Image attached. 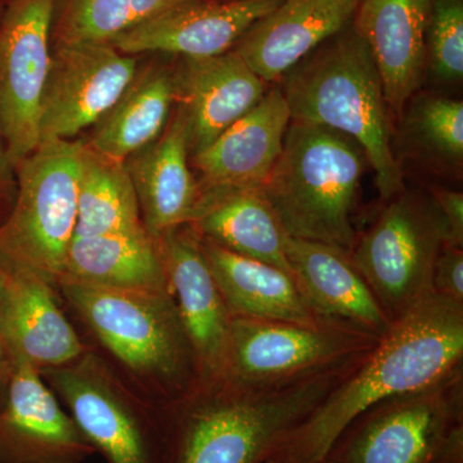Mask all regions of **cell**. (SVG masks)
I'll use <instances>...</instances> for the list:
<instances>
[{
  "label": "cell",
  "mask_w": 463,
  "mask_h": 463,
  "mask_svg": "<svg viewBox=\"0 0 463 463\" xmlns=\"http://www.w3.org/2000/svg\"><path fill=\"white\" fill-rule=\"evenodd\" d=\"M14 267L0 252V317L7 303L9 289L14 282Z\"/></svg>",
  "instance_id": "obj_35"
},
{
  "label": "cell",
  "mask_w": 463,
  "mask_h": 463,
  "mask_svg": "<svg viewBox=\"0 0 463 463\" xmlns=\"http://www.w3.org/2000/svg\"><path fill=\"white\" fill-rule=\"evenodd\" d=\"M39 373L105 463H163L156 403L99 353Z\"/></svg>",
  "instance_id": "obj_7"
},
{
  "label": "cell",
  "mask_w": 463,
  "mask_h": 463,
  "mask_svg": "<svg viewBox=\"0 0 463 463\" xmlns=\"http://www.w3.org/2000/svg\"><path fill=\"white\" fill-rule=\"evenodd\" d=\"M434 294L463 303V248L444 243L432 270Z\"/></svg>",
  "instance_id": "obj_31"
},
{
  "label": "cell",
  "mask_w": 463,
  "mask_h": 463,
  "mask_svg": "<svg viewBox=\"0 0 463 463\" xmlns=\"http://www.w3.org/2000/svg\"><path fill=\"white\" fill-rule=\"evenodd\" d=\"M291 116L279 85L207 147L192 155L200 174L199 197L216 192L263 188L281 156Z\"/></svg>",
  "instance_id": "obj_16"
},
{
  "label": "cell",
  "mask_w": 463,
  "mask_h": 463,
  "mask_svg": "<svg viewBox=\"0 0 463 463\" xmlns=\"http://www.w3.org/2000/svg\"><path fill=\"white\" fill-rule=\"evenodd\" d=\"M379 339L334 319L304 325L232 317L224 377L254 386L294 383L358 361Z\"/></svg>",
  "instance_id": "obj_9"
},
{
  "label": "cell",
  "mask_w": 463,
  "mask_h": 463,
  "mask_svg": "<svg viewBox=\"0 0 463 463\" xmlns=\"http://www.w3.org/2000/svg\"><path fill=\"white\" fill-rule=\"evenodd\" d=\"M286 258L317 315L326 319L349 323L383 337L392 321L356 269L349 252L326 245L288 237Z\"/></svg>",
  "instance_id": "obj_21"
},
{
  "label": "cell",
  "mask_w": 463,
  "mask_h": 463,
  "mask_svg": "<svg viewBox=\"0 0 463 463\" xmlns=\"http://www.w3.org/2000/svg\"><path fill=\"white\" fill-rule=\"evenodd\" d=\"M430 11L431 0H361L353 18L379 70L390 114L399 118L425 74Z\"/></svg>",
  "instance_id": "obj_18"
},
{
  "label": "cell",
  "mask_w": 463,
  "mask_h": 463,
  "mask_svg": "<svg viewBox=\"0 0 463 463\" xmlns=\"http://www.w3.org/2000/svg\"><path fill=\"white\" fill-rule=\"evenodd\" d=\"M426 50L432 72L438 79L462 80V0H431Z\"/></svg>",
  "instance_id": "obj_30"
},
{
  "label": "cell",
  "mask_w": 463,
  "mask_h": 463,
  "mask_svg": "<svg viewBox=\"0 0 463 463\" xmlns=\"http://www.w3.org/2000/svg\"><path fill=\"white\" fill-rule=\"evenodd\" d=\"M190 139L181 106L155 139L124 161L132 179L142 223L155 240L190 223L199 200V184L188 165Z\"/></svg>",
  "instance_id": "obj_20"
},
{
  "label": "cell",
  "mask_w": 463,
  "mask_h": 463,
  "mask_svg": "<svg viewBox=\"0 0 463 463\" xmlns=\"http://www.w3.org/2000/svg\"><path fill=\"white\" fill-rule=\"evenodd\" d=\"M167 286L196 359L199 383L225 376L232 316L190 224L157 239Z\"/></svg>",
  "instance_id": "obj_13"
},
{
  "label": "cell",
  "mask_w": 463,
  "mask_h": 463,
  "mask_svg": "<svg viewBox=\"0 0 463 463\" xmlns=\"http://www.w3.org/2000/svg\"><path fill=\"white\" fill-rule=\"evenodd\" d=\"M430 196L446 228V243L463 248V194L452 188L435 187Z\"/></svg>",
  "instance_id": "obj_32"
},
{
  "label": "cell",
  "mask_w": 463,
  "mask_h": 463,
  "mask_svg": "<svg viewBox=\"0 0 463 463\" xmlns=\"http://www.w3.org/2000/svg\"><path fill=\"white\" fill-rule=\"evenodd\" d=\"M182 2H184V0H130L134 23H136L134 25L143 23L148 18L157 16L166 9L172 8L173 5Z\"/></svg>",
  "instance_id": "obj_34"
},
{
  "label": "cell",
  "mask_w": 463,
  "mask_h": 463,
  "mask_svg": "<svg viewBox=\"0 0 463 463\" xmlns=\"http://www.w3.org/2000/svg\"><path fill=\"white\" fill-rule=\"evenodd\" d=\"M54 288L42 277L14 268L0 317V345L12 364L23 361L42 371L70 364L88 349L58 306Z\"/></svg>",
  "instance_id": "obj_22"
},
{
  "label": "cell",
  "mask_w": 463,
  "mask_h": 463,
  "mask_svg": "<svg viewBox=\"0 0 463 463\" xmlns=\"http://www.w3.org/2000/svg\"><path fill=\"white\" fill-rule=\"evenodd\" d=\"M138 199L123 161L81 147L74 236L143 230Z\"/></svg>",
  "instance_id": "obj_27"
},
{
  "label": "cell",
  "mask_w": 463,
  "mask_h": 463,
  "mask_svg": "<svg viewBox=\"0 0 463 463\" xmlns=\"http://www.w3.org/2000/svg\"><path fill=\"white\" fill-rule=\"evenodd\" d=\"M463 422V368L365 410L332 444L327 463H431Z\"/></svg>",
  "instance_id": "obj_10"
},
{
  "label": "cell",
  "mask_w": 463,
  "mask_h": 463,
  "mask_svg": "<svg viewBox=\"0 0 463 463\" xmlns=\"http://www.w3.org/2000/svg\"><path fill=\"white\" fill-rule=\"evenodd\" d=\"M431 463H463V422L449 431Z\"/></svg>",
  "instance_id": "obj_33"
},
{
  "label": "cell",
  "mask_w": 463,
  "mask_h": 463,
  "mask_svg": "<svg viewBox=\"0 0 463 463\" xmlns=\"http://www.w3.org/2000/svg\"><path fill=\"white\" fill-rule=\"evenodd\" d=\"M403 139L414 157L440 172L461 174L462 100L416 94L403 109Z\"/></svg>",
  "instance_id": "obj_28"
},
{
  "label": "cell",
  "mask_w": 463,
  "mask_h": 463,
  "mask_svg": "<svg viewBox=\"0 0 463 463\" xmlns=\"http://www.w3.org/2000/svg\"><path fill=\"white\" fill-rule=\"evenodd\" d=\"M174 78L175 102L187 118L192 155L251 111L269 90V84L234 50L214 57L183 58Z\"/></svg>",
  "instance_id": "obj_17"
},
{
  "label": "cell",
  "mask_w": 463,
  "mask_h": 463,
  "mask_svg": "<svg viewBox=\"0 0 463 463\" xmlns=\"http://www.w3.org/2000/svg\"><path fill=\"white\" fill-rule=\"evenodd\" d=\"M175 99L174 72L164 67L137 72L114 106L94 124L88 146L124 163L164 132Z\"/></svg>",
  "instance_id": "obj_26"
},
{
  "label": "cell",
  "mask_w": 463,
  "mask_h": 463,
  "mask_svg": "<svg viewBox=\"0 0 463 463\" xmlns=\"http://www.w3.org/2000/svg\"><path fill=\"white\" fill-rule=\"evenodd\" d=\"M137 61L105 43H58L43 90L41 143L69 141L97 123L137 75Z\"/></svg>",
  "instance_id": "obj_12"
},
{
  "label": "cell",
  "mask_w": 463,
  "mask_h": 463,
  "mask_svg": "<svg viewBox=\"0 0 463 463\" xmlns=\"http://www.w3.org/2000/svg\"><path fill=\"white\" fill-rule=\"evenodd\" d=\"M361 0H282L233 48L267 84L345 30Z\"/></svg>",
  "instance_id": "obj_19"
},
{
  "label": "cell",
  "mask_w": 463,
  "mask_h": 463,
  "mask_svg": "<svg viewBox=\"0 0 463 463\" xmlns=\"http://www.w3.org/2000/svg\"><path fill=\"white\" fill-rule=\"evenodd\" d=\"M362 358L281 385L222 377L157 403L163 463H267Z\"/></svg>",
  "instance_id": "obj_2"
},
{
  "label": "cell",
  "mask_w": 463,
  "mask_h": 463,
  "mask_svg": "<svg viewBox=\"0 0 463 463\" xmlns=\"http://www.w3.org/2000/svg\"><path fill=\"white\" fill-rule=\"evenodd\" d=\"M2 16H3V14H0V18H2Z\"/></svg>",
  "instance_id": "obj_39"
},
{
  "label": "cell",
  "mask_w": 463,
  "mask_h": 463,
  "mask_svg": "<svg viewBox=\"0 0 463 463\" xmlns=\"http://www.w3.org/2000/svg\"><path fill=\"white\" fill-rule=\"evenodd\" d=\"M12 373H14V364H12L7 353L0 345V404L5 401Z\"/></svg>",
  "instance_id": "obj_36"
},
{
  "label": "cell",
  "mask_w": 463,
  "mask_h": 463,
  "mask_svg": "<svg viewBox=\"0 0 463 463\" xmlns=\"http://www.w3.org/2000/svg\"><path fill=\"white\" fill-rule=\"evenodd\" d=\"M83 143L42 142L18 166L14 206L0 223V252L57 288L78 222Z\"/></svg>",
  "instance_id": "obj_6"
},
{
  "label": "cell",
  "mask_w": 463,
  "mask_h": 463,
  "mask_svg": "<svg viewBox=\"0 0 463 463\" xmlns=\"http://www.w3.org/2000/svg\"><path fill=\"white\" fill-rule=\"evenodd\" d=\"M130 0H65L58 43H105L134 26Z\"/></svg>",
  "instance_id": "obj_29"
},
{
  "label": "cell",
  "mask_w": 463,
  "mask_h": 463,
  "mask_svg": "<svg viewBox=\"0 0 463 463\" xmlns=\"http://www.w3.org/2000/svg\"><path fill=\"white\" fill-rule=\"evenodd\" d=\"M367 166L364 149L345 134L291 120L281 156L261 190L289 237L350 252Z\"/></svg>",
  "instance_id": "obj_5"
},
{
  "label": "cell",
  "mask_w": 463,
  "mask_h": 463,
  "mask_svg": "<svg viewBox=\"0 0 463 463\" xmlns=\"http://www.w3.org/2000/svg\"><path fill=\"white\" fill-rule=\"evenodd\" d=\"M201 250L232 317L315 325L317 315L291 273L200 236Z\"/></svg>",
  "instance_id": "obj_23"
},
{
  "label": "cell",
  "mask_w": 463,
  "mask_h": 463,
  "mask_svg": "<svg viewBox=\"0 0 463 463\" xmlns=\"http://www.w3.org/2000/svg\"><path fill=\"white\" fill-rule=\"evenodd\" d=\"M276 85L291 120L345 134L361 146L383 203L405 190L379 70L353 25L317 48Z\"/></svg>",
  "instance_id": "obj_3"
},
{
  "label": "cell",
  "mask_w": 463,
  "mask_h": 463,
  "mask_svg": "<svg viewBox=\"0 0 463 463\" xmlns=\"http://www.w3.org/2000/svg\"><path fill=\"white\" fill-rule=\"evenodd\" d=\"M385 203L349 255L394 322L431 294L432 270L447 237L430 194L405 187Z\"/></svg>",
  "instance_id": "obj_8"
},
{
  "label": "cell",
  "mask_w": 463,
  "mask_h": 463,
  "mask_svg": "<svg viewBox=\"0 0 463 463\" xmlns=\"http://www.w3.org/2000/svg\"><path fill=\"white\" fill-rule=\"evenodd\" d=\"M463 364V303L431 292L389 331L276 448L267 463L326 461L365 410L430 385Z\"/></svg>",
  "instance_id": "obj_1"
},
{
  "label": "cell",
  "mask_w": 463,
  "mask_h": 463,
  "mask_svg": "<svg viewBox=\"0 0 463 463\" xmlns=\"http://www.w3.org/2000/svg\"><path fill=\"white\" fill-rule=\"evenodd\" d=\"M319 463H327V462H326V461H323V462H319Z\"/></svg>",
  "instance_id": "obj_38"
},
{
  "label": "cell",
  "mask_w": 463,
  "mask_h": 463,
  "mask_svg": "<svg viewBox=\"0 0 463 463\" xmlns=\"http://www.w3.org/2000/svg\"><path fill=\"white\" fill-rule=\"evenodd\" d=\"M57 0H11L0 18V130L20 164L41 145L39 118L51 66Z\"/></svg>",
  "instance_id": "obj_11"
},
{
  "label": "cell",
  "mask_w": 463,
  "mask_h": 463,
  "mask_svg": "<svg viewBox=\"0 0 463 463\" xmlns=\"http://www.w3.org/2000/svg\"><path fill=\"white\" fill-rule=\"evenodd\" d=\"M62 279L109 288H169L157 240L146 228L74 236Z\"/></svg>",
  "instance_id": "obj_25"
},
{
  "label": "cell",
  "mask_w": 463,
  "mask_h": 463,
  "mask_svg": "<svg viewBox=\"0 0 463 463\" xmlns=\"http://www.w3.org/2000/svg\"><path fill=\"white\" fill-rule=\"evenodd\" d=\"M282 0H184L137 24L109 45L121 53L164 52L183 58L219 56L233 50L250 27Z\"/></svg>",
  "instance_id": "obj_15"
},
{
  "label": "cell",
  "mask_w": 463,
  "mask_h": 463,
  "mask_svg": "<svg viewBox=\"0 0 463 463\" xmlns=\"http://www.w3.org/2000/svg\"><path fill=\"white\" fill-rule=\"evenodd\" d=\"M222 248L289 270L288 234L261 188L203 194L190 223Z\"/></svg>",
  "instance_id": "obj_24"
},
{
  "label": "cell",
  "mask_w": 463,
  "mask_h": 463,
  "mask_svg": "<svg viewBox=\"0 0 463 463\" xmlns=\"http://www.w3.org/2000/svg\"><path fill=\"white\" fill-rule=\"evenodd\" d=\"M0 136H2V130H0ZM3 147H2V139H0V164H2V158H3Z\"/></svg>",
  "instance_id": "obj_37"
},
{
  "label": "cell",
  "mask_w": 463,
  "mask_h": 463,
  "mask_svg": "<svg viewBox=\"0 0 463 463\" xmlns=\"http://www.w3.org/2000/svg\"><path fill=\"white\" fill-rule=\"evenodd\" d=\"M94 455L41 373L14 362L0 404V463H84Z\"/></svg>",
  "instance_id": "obj_14"
},
{
  "label": "cell",
  "mask_w": 463,
  "mask_h": 463,
  "mask_svg": "<svg viewBox=\"0 0 463 463\" xmlns=\"http://www.w3.org/2000/svg\"><path fill=\"white\" fill-rule=\"evenodd\" d=\"M57 288L133 388L154 403L199 383L196 359L169 288H125L62 279Z\"/></svg>",
  "instance_id": "obj_4"
}]
</instances>
